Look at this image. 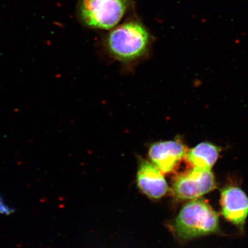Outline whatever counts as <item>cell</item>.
I'll use <instances>...</instances> for the list:
<instances>
[{
	"mask_svg": "<svg viewBox=\"0 0 248 248\" xmlns=\"http://www.w3.org/2000/svg\"><path fill=\"white\" fill-rule=\"evenodd\" d=\"M219 155V150L216 145L204 142L187 150L185 158L193 168L211 170Z\"/></svg>",
	"mask_w": 248,
	"mask_h": 248,
	"instance_id": "cell-8",
	"label": "cell"
},
{
	"mask_svg": "<svg viewBox=\"0 0 248 248\" xmlns=\"http://www.w3.org/2000/svg\"><path fill=\"white\" fill-rule=\"evenodd\" d=\"M216 187L212 170L193 168L175 178L173 191L179 199L193 200L210 193Z\"/></svg>",
	"mask_w": 248,
	"mask_h": 248,
	"instance_id": "cell-4",
	"label": "cell"
},
{
	"mask_svg": "<svg viewBox=\"0 0 248 248\" xmlns=\"http://www.w3.org/2000/svg\"><path fill=\"white\" fill-rule=\"evenodd\" d=\"M137 179L139 187L142 193L154 199H159L168 190V185L163 172L148 161L141 162Z\"/></svg>",
	"mask_w": 248,
	"mask_h": 248,
	"instance_id": "cell-7",
	"label": "cell"
},
{
	"mask_svg": "<svg viewBox=\"0 0 248 248\" xmlns=\"http://www.w3.org/2000/svg\"><path fill=\"white\" fill-rule=\"evenodd\" d=\"M221 213L226 220L243 230L248 215V197L236 186H229L221 192Z\"/></svg>",
	"mask_w": 248,
	"mask_h": 248,
	"instance_id": "cell-5",
	"label": "cell"
},
{
	"mask_svg": "<svg viewBox=\"0 0 248 248\" xmlns=\"http://www.w3.org/2000/svg\"><path fill=\"white\" fill-rule=\"evenodd\" d=\"M173 228L181 239H193L218 231V216L207 202L197 198L183 207Z\"/></svg>",
	"mask_w": 248,
	"mask_h": 248,
	"instance_id": "cell-1",
	"label": "cell"
},
{
	"mask_svg": "<svg viewBox=\"0 0 248 248\" xmlns=\"http://www.w3.org/2000/svg\"><path fill=\"white\" fill-rule=\"evenodd\" d=\"M148 33L140 24L127 23L114 29L107 39L108 50L114 57L131 61L141 57L149 44Z\"/></svg>",
	"mask_w": 248,
	"mask_h": 248,
	"instance_id": "cell-2",
	"label": "cell"
},
{
	"mask_svg": "<svg viewBox=\"0 0 248 248\" xmlns=\"http://www.w3.org/2000/svg\"><path fill=\"white\" fill-rule=\"evenodd\" d=\"M187 149L182 142L161 141L154 144L149 150L152 163L164 173L172 171L184 159Z\"/></svg>",
	"mask_w": 248,
	"mask_h": 248,
	"instance_id": "cell-6",
	"label": "cell"
},
{
	"mask_svg": "<svg viewBox=\"0 0 248 248\" xmlns=\"http://www.w3.org/2000/svg\"><path fill=\"white\" fill-rule=\"evenodd\" d=\"M1 195L0 194V213L4 214V215H9L11 212L10 208L4 202V199Z\"/></svg>",
	"mask_w": 248,
	"mask_h": 248,
	"instance_id": "cell-9",
	"label": "cell"
},
{
	"mask_svg": "<svg viewBox=\"0 0 248 248\" xmlns=\"http://www.w3.org/2000/svg\"><path fill=\"white\" fill-rule=\"evenodd\" d=\"M127 7V0H82L80 15L88 26L108 30L122 20Z\"/></svg>",
	"mask_w": 248,
	"mask_h": 248,
	"instance_id": "cell-3",
	"label": "cell"
}]
</instances>
